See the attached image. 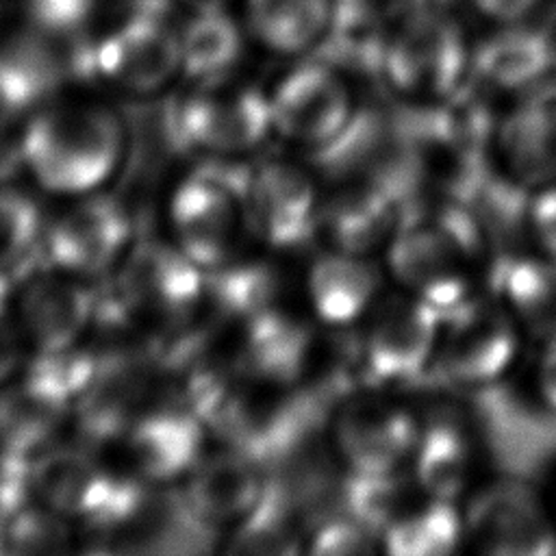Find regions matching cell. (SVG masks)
I'll use <instances>...</instances> for the list:
<instances>
[{"instance_id": "ab89813d", "label": "cell", "mask_w": 556, "mask_h": 556, "mask_svg": "<svg viewBox=\"0 0 556 556\" xmlns=\"http://www.w3.org/2000/svg\"><path fill=\"white\" fill-rule=\"evenodd\" d=\"M528 219L541 252L556 261V182L539 187L528 206Z\"/></svg>"}, {"instance_id": "d6a6232c", "label": "cell", "mask_w": 556, "mask_h": 556, "mask_svg": "<svg viewBox=\"0 0 556 556\" xmlns=\"http://www.w3.org/2000/svg\"><path fill=\"white\" fill-rule=\"evenodd\" d=\"M65 517L56 515L33 495L0 510V552L50 554L67 545Z\"/></svg>"}, {"instance_id": "8992f818", "label": "cell", "mask_w": 556, "mask_h": 556, "mask_svg": "<svg viewBox=\"0 0 556 556\" xmlns=\"http://www.w3.org/2000/svg\"><path fill=\"white\" fill-rule=\"evenodd\" d=\"M521 326L495 298L471 295L441 315L437 367L456 384L480 387L500 380L519 350Z\"/></svg>"}, {"instance_id": "7c38bea8", "label": "cell", "mask_w": 556, "mask_h": 556, "mask_svg": "<svg viewBox=\"0 0 556 556\" xmlns=\"http://www.w3.org/2000/svg\"><path fill=\"white\" fill-rule=\"evenodd\" d=\"M245 219L274 248H295L317 232L321 195L298 163L269 159L243 178Z\"/></svg>"}, {"instance_id": "f6af8a7d", "label": "cell", "mask_w": 556, "mask_h": 556, "mask_svg": "<svg viewBox=\"0 0 556 556\" xmlns=\"http://www.w3.org/2000/svg\"><path fill=\"white\" fill-rule=\"evenodd\" d=\"M554 46H556V39H554Z\"/></svg>"}, {"instance_id": "ac0fdd59", "label": "cell", "mask_w": 556, "mask_h": 556, "mask_svg": "<svg viewBox=\"0 0 556 556\" xmlns=\"http://www.w3.org/2000/svg\"><path fill=\"white\" fill-rule=\"evenodd\" d=\"M493 146L515 182L536 189L556 182V78L521 91L495 122Z\"/></svg>"}, {"instance_id": "9c48e42d", "label": "cell", "mask_w": 556, "mask_h": 556, "mask_svg": "<svg viewBox=\"0 0 556 556\" xmlns=\"http://www.w3.org/2000/svg\"><path fill=\"white\" fill-rule=\"evenodd\" d=\"M361 358L378 384L408 382L434 363L441 313L410 293L378 298L365 315Z\"/></svg>"}, {"instance_id": "836d02e7", "label": "cell", "mask_w": 556, "mask_h": 556, "mask_svg": "<svg viewBox=\"0 0 556 556\" xmlns=\"http://www.w3.org/2000/svg\"><path fill=\"white\" fill-rule=\"evenodd\" d=\"M182 67L193 78H215L224 74L241 54V35L232 20L217 9L204 11L180 41Z\"/></svg>"}, {"instance_id": "5b68a950", "label": "cell", "mask_w": 556, "mask_h": 556, "mask_svg": "<svg viewBox=\"0 0 556 556\" xmlns=\"http://www.w3.org/2000/svg\"><path fill=\"white\" fill-rule=\"evenodd\" d=\"M93 532L104 552L193 554L208 549L215 528L193 513L182 491L130 482L119 504Z\"/></svg>"}, {"instance_id": "7a4b0ae2", "label": "cell", "mask_w": 556, "mask_h": 556, "mask_svg": "<svg viewBox=\"0 0 556 556\" xmlns=\"http://www.w3.org/2000/svg\"><path fill=\"white\" fill-rule=\"evenodd\" d=\"M24 167L54 193L100 187L124 154V126L115 113L93 104H63L37 113L22 137Z\"/></svg>"}, {"instance_id": "d590c367", "label": "cell", "mask_w": 556, "mask_h": 556, "mask_svg": "<svg viewBox=\"0 0 556 556\" xmlns=\"http://www.w3.org/2000/svg\"><path fill=\"white\" fill-rule=\"evenodd\" d=\"M39 211L20 191L0 187V278L17 267L39 237Z\"/></svg>"}, {"instance_id": "d6986e66", "label": "cell", "mask_w": 556, "mask_h": 556, "mask_svg": "<svg viewBox=\"0 0 556 556\" xmlns=\"http://www.w3.org/2000/svg\"><path fill=\"white\" fill-rule=\"evenodd\" d=\"M130 239L126 211L106 198H93L61 215L46 235L52 265L74 274L93 276L122 258Z\"/></svg>"}, {"instance_id": "f1b7e54d", "label": "cell", "mask_w": 556, "mask_h": 556, "mask_svg": "<svg viewBox=\"0 0 556 556\" xmlns=\"http://www.w3.org/2000/svg\"><path fill=\"white\" fill-rule=\"evenodd\" d=\"M330 0H250L256 37L274 52L300 54L317 48L332 20Z\"/></svg>"}, {"instance_id": "4fadbf2b", "label": "cell", "mask_w": 556, "mask_h": 556, "mask_svg": "<svg viewBox=\"0 0 556 556\" xmlns=\"http://www.w3.org/2000/svg\"><path fill=\"white\" fill-rule=\"evenodd\" d=\"M417 419L397 402L358 393L332 417V441L350 471H395L413 456Z\"/></svg>"}, {"instance_id": "ba28073f", "label": "cell", "mask_w": 556, "mask_h": 556, "mask_svg": "<svg viewBox=\"0 0 556 556\" xmlns=\"http://www.w3.org/2000/svg\"><path fill=\"white\" fill-rule=\"evenodd\" d=\"M115 295L130 317L185 328L206 300V274L182 250L141 243L128 254Z\"/></svg>"}, {"instance_id": "e0dca14e", "label": "cell", "mask_w": 556, "mask_h": 556, "mask_svg": "<svg viewBox=\"0 0 556 556\" xmlns=\"http://www.w3.org/2000/svg\"><path fill=\"white\" fill-rule=\"evenodd\" d=\"M152 387L154 374L146 354L117 348L96 356L91 374L74 400L85 439L106 443L124 437L130 424L146 410Z\"/></svg>"}, {"instance_id": "603a6c76", "label": "cell", "mask_w": 556, "mask_h": 556, "mask_svg": "<svg viewBox=\"0 0 556 556\" xmlns=\"http://www.w3.org/2000/svg\"><path fill=\"white\" fill-rule=\"evenodd\" d=\"M243 324L239 371L252 382L285 387L302 378L313 354V332L295 315L269 306Z\"/></svg>"}, {"instance_id": "1f68e13d", "label": "cell", "mask_w": 556, "mask_h": 556, "mask_svg": "<svg viewBox=\"0 0 556 556\" xmlns=\"http://www.w3.org/2000/svg\"><path fill=\"white\" fill-rule=\"evenodd\" d=\"M206 300L239 321L276 304V274L263 263H224L206 276Z\"/></svg>"}, {"instance_id": "74e56055", "label": "cell", "mask_w": 556, "mask_h": 556, "mask_svg": "<svg viewBox=\"0 0 556 556\" xmlns=\"http://www.w3.org/2000/svg\"><path fill=\"white\" fill-rule=\"evenodd\" d=\"M24 330L20 326L7 278H0V382L9 380L22 363Z\"/></svg>"}, {"instance_id": "4316f807", "label": "cell", "mask_w": 556, "mask_h": 556, "mask_svg": "<svg viewBox=\"0 0 556 556\" xmlns=\"http://www.w3.org/2000/svg\"><path fill=\"white\" fill-rule=\"evenodd\" d=\"M497 300L515 321L541 339L556 337V261L541 256H508L493 269Z\"/></svg>"}, {"instance_id": "7402d4cb", "label": "cell", "mask_w": 556, "mask_h": 556, "mask_svg": "<svg viewBox=\"0 0 556 556\" xmlns=\"http://www.w3.org/2000/svg\"><path fill=\"white\" fill-rule=\"evenodd\" d=\"M400 222L395 193L380 180H354L332 189L319 204L317 230L334 250L367 254L389 243Z\"/></svg>"}, {"instance_id": "60d3db41", "label": "cell", "mask_w": 556, "mask_h": 556, "mask_svg": "<svg viewBox=\"0 0 556 556\" xmlns=\"http://www.w3.org/2000/svg\"><path fill=\"white\" fill-rule=\"evenodd\" d=\"M536 391L543 404L556 413V337L545 341V350L539 358Z\"/></svg>"}, {"instance_id": "f35d334b", "label": "cell", "mask_w": 556, "mask_h": 556, "mask_svg": "<svg viewBox=\"0 0 556 556\" xmlns=\"http://www.w3.org/2000/svg\"><path fill=\"white\" fill-rule=\"evenodd\" d=\"M93 0H28V11L37 28L52 33H78Z\"/></svg>"}, {"instance_id": "52a82bcc", "label": "cell", "mask_w": 556, "mask_h": 556, "mask_svg": "<svg viewBox=\"0 0 556 556\" xmlns=\"http://www.w3.org/2000/svg\"><path fill=\"white\" fill-rule=\"evenodd\" d=\"M269 111L274 132L311 150L337 143L356 117L345 78L324 59L289 70L269 96Z\"/></svg>"}, {"instance_id": "83f0119b", "label": "cell", "mask_w": 556, "mask_h": 556, "mask_svg": "<svg viewBox=\"0 0 556 556\" xmlns=\"http://www.w3.org/2000/svg\"><path fill=\"white\" fill-rule=\"evenodd\" d=\"M117 65L111 78L124 87L148 93L159 89L182 65V48L161 17L135 13L115 35Z\"/></svg>"}, {"instance_id": "8fae6325", "label": "cell", "mask_w": 556, "mask_h": 556, "mask_svg": "<svg viewBox=\"0 0 556 556\" xmlns=\"http://www.w3.org/2000/svg\"><path fill=\"white\" fill-rule=\"evenodd\" d=\"M243 178L193 174L172 195L169 217L180 250L202 269L228 263L235 252L241 224L248 222Z\"/></svg>"}, {"instance_id": "ffe728a7", "label": "cell", "mask_w": 556, "mask_h": 556, "mask_svg": "<svg viewBox=\"0 0 556 556\" xmlns=\"http://www.w3.org/2000/svg\"><path fill=\"white\" fill-rule=\"evenodd\" d=\"M187 476L182 495L211 528L245 519L267 489L258 460L232 445L211 456H200Z\"/></svg>"}, {"instance_id": "30bf717a", "label": "cell", "mask_w": 556, "mask_h": 556, "mask_svg": "<svg viewBox=\"0 0 556 556\" xmlns=\"http://www.w3.org/2000/svg\"><path fill=\"white\" fill-rule=\"evenodd\" d=\"M465 539L484 554L547 556L556 528L536 493L517 480H495L476 491L463 510Z\"/></svg>"}, {"instance_id": "e575fe53", "label": "cell", "mask_w": 556, "mask_h": 556, "mask_svg": "<svg viewBox=\"0 0 556 556\" xmlns=\"http://www.w3.org/2000/svg\"><path fill=\"white\" fill-rule=\"evenodd\" d=\"M237 552H293L298 534L287 504L267 486L261 502L237 523Z\"/></svg>"}, {"instance_id": "6da1fadb", "label": "cell", "mask_w": 556, "mask_h": 556, "mask_svg": "<svg viewBox=\"0 0 556 556\" xmlns=\"http://www.w3.org/2000/svg\"><path fill=\"white\" fill-rule=\"evenodd\" d=\"M443 0H391L380 76L402 96L437 104L471 78V52Z\"/></svg>"}, {"instance_id": "f546056e", "label": "cell", "mask_w": 556, "mask_h": 556, "mask_svg": "<svg viewBox=\"0 0 556 556\" xmlns=\"http://www.w3.org/2000/svg\"><path fill=\"white\" fill-rule=\"evenodd\" d=\"M465 539L463 513L456 502L426 497L397 517L380 536L393 556H445Z\"/></svg>"}, {"instance_id": "b9f144b4", "label": "cell", "mask_w": 556, "mask_h": 556, "mask_svg": "<svg viewBox=\"0 0 556 556\" xmlns=\"http://www.w3.org/2000/svg\"><path fill=\"white\" fill-rule=\"evenodd\" d=\"M541 0H473L480 13H484L491 20L513 24L523 20L530 11L536 9Z\"/></svg>"}, {"instance_id": "4dcf8cb0", "label": "cell", "mask_w": 556, "mask_h": 556, "mask_svg": "<svg viewBox=\"0 0 556 556\" xmlns=\"http://www.w3.org/2000/svg\"><path fill=\"white\" fill-rule=\"evenodd\" d=\"M410 486H417L415 480H404L400 469L350 471L343 486V513L382 536V532L413 506Z\"/></svg>"}, {"instance_id": "cb8c5ba5", "label": "cell", "mask_w": 556, "mask_h": 556, "mask_svg": "<svg viewBox=\"0 0 556 556\" xmlns=\"http://www.w3.org/2000/svg\"><path fill=\"white\" fill-rule=\"evenodd\" d=\"M382 291V274L367 254L328 248L306 271V298L328 326H348L374 308Z\"/></svg>"}, {"instance_id": "7bdbcfd3", "label": "cell", "mask_w": 556, "mask_h": 556, "mask_svg": "<svg viewBox=\"0 0 556 556\" xmlns=\"http://www.w3.org/2000/svg\"><path fill=\"white\" fill-rule=\"evenodd\" d=\"M189 4H193V7H198V9H202V11H211V9H217V4L222 2V0H187Z\"/></svg>"}, {"instance_id": "3957f363", "label": "cell", "mask_w": 556, "mask_h": 556, "mask_svg": "<svg viewBox=\"0 0 556 556\" xmlns=\"http://www.w3.org/2000/svg\"><path fill=\"white\" fill-rule=\"evenodd\" d=\"M480 235L469 215L456 208L410 211L387 243L389 271L406 293L441 315L473 295V265Z\"/></svg>"}, {"instance_id": "44dd1931", "label": "cell", "mask_w": 556, "mask_h": 556, "mask_svg": "<svg viewBox=\"0 0 556 556\" xmlns=\"http://www.w3.org/2000/svg\"><path fill=\"white\" fill-rule=\"evenodd\" d=\"M135 469L150 482L189 473L202 456L204 424L185 406L146 408L124 434Z\"/></svg>"}, {"instance_id": "ee69618b", "label": "cell", "mask_w": 556, "mask_h": 556, "mask_svg": "<svg viewBox=\"0 0 556 556\" xmlns=\"http://www.w3.org/2000/svg\"><path fill=\"white\" fill-rule=\"evenodd\" d=\"M337 2H358V0H337Z\"/></svg>"}, {"instance_id": "5bb4252c", "label": "cell", "mask_w": 556, "mask_h": 556, "mask_svg": "<svg viewBox=\"0 0 556 556\" xmlns=\"http://www.w3.org/2000/svg\"><path fill=\"white\" fill-rule=\"evenodd\" d=\"M169 124L178 148L211 154H241L274 132L269 96L256 89L202 93L180 104L169 102Z\"/></svg>"}, {"instance_id": "8d00e7d4", "label": "cell", "mask_w": 556, "mask_h": 556, "mask_svg": "<svg viewBox=\"0 0 556 556\" xmlns=\"http://www.w3.org/2000/svg\"><path fill=\"white\" fill-rule=\"evenodd\" d=\"M380 539L348 513L321 521L308 536V552L319 556H358L374 552Z\"/></svg>"}, {"instance_id": "9a60e30c", "label": "cell", "mask_w": 556, "mask_h": 556, "mask_svg": "<svg viewBox=\"0 0 556 556\" xmlns=\"http://www.w3.org/2000/svg\"><path fill=\"white\" fill-rule=\"evenodd\" d=\"M128 484L130 480L115 478L87 452L70 447H48L26 467V489L37 502L91 530L109 517Z\"/></svg>"}, {"instance_id": "277c9868", "label": "cell", "mask_w": 556, "mask_h": 556, "mask_svg": "<svg viewBox=\"0 0 556 556\" xmlns=\"http://www.w3.org/2000/svg\"><path fill=\"white\" fill-rule=\"evenodd\" d=\"M93 361L91 354H43L37 367L0 393V469H26L50 447Z\"/></svg>"}, {"instance_id": "2e32d148", "label": "cell", "mask_w": 556, "mask_h": 556, "mask_svg": "<svg viewBox=\"0 0 556 556\" xmlns=\"http://www.w3.org/2000/svg\"><path fill=\"white\" fill-rule=\"evenodd\" d=\"M76 278L54 265L26 271L9 287L24 337L41 354L67 352L96 317L98 298Z\"/></svg>"}, {"instance_id": "d4e9b609", "label": "cell", "mask_w": 556, "mask_h": 556, "mask_svg": "<svg viewBox=\"0 0 556 556\" xmlns=\"http://www.w3.org/2000/svg\"><path fill=\"white\" fill-rule=\"evenodd\" d=\"M556 65L554 37L519 22L489 35L471 50V76L502 91H526Z\"/></svg>"}, {"instance_id": "484cf974", "label": "cell", "mask_w": 556, "mask_h": 556, "mask_svg": "<svg viewBox=\"0 0 556 556\" xmlns=\"http://www.w3.org/2000/svg\"><path fill=\"white\" fill-rule=\"evenodd\" d=\"M410 465L424 497L456 502L469 484L473 465L467 430L452 417H434L419 426Z\"/></svg>"}]
</instances>
